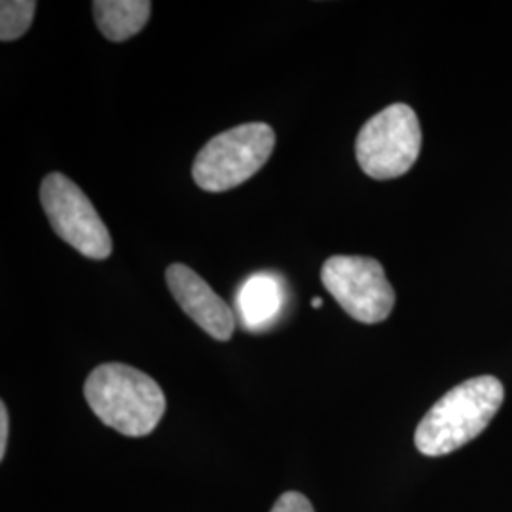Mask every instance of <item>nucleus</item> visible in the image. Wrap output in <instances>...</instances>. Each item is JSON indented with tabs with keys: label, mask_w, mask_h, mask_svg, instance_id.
Wrapping results in <instances>:
<instances>
[{
	"label": "nucleus",
	"mask_w": 512,
	"mask_h": 512,
	"mask_svg": "<svg viewBox=\"0 0 512 512\" xmlns=\"http://www.w3.org/2000/svg\"><path fill=\"white\" fill-rule=\"evenodd\" d=\"M40 202L50 226L65 243L93 260L109 258V228L78 184L63 173H50L40 184Z\"/></svg>",
	"instance_id": "nucleus-6"
},
{
	"label": "nucleus",
	"mask_w": 512,
	"mask_h": 512,
	"mask_svg": "<svg viewBox=\"0 0 512 512\" xmlns=\"http://www.w3.org/2000/svg\"><path fill=\"white\" fill-rule=\"evenodd\" d=\"M37 12L35 0H2L0 2V40L12 42L23 37Z\"/></svg>",
	"instance_id": "nucleus-10"
},
{
	"label": "nucleus",
	"mask_w": 512,
	"mask_h": 512,
	"mask_svg": "<svg viewBox=\"0 0 512 512\" xmlns=\"http://www.w3.org/2000/svg\"><path fill=\"white\" fill-rule=\"evenodd\" d=\"M8 431H10V421H8V410L6 404H0V459L6 456V446H8Z\"/></svg>",
	"instance_id": "nucleus-12"
},
{
	"label": "nucleus",
	"mask_w": 512,
	"mask_h": 512,
	"mask_svg": "<svg viewBox=\"0 0 512 512\" xmlns=\"http://www.w3.org/2000/svg\"><path fill=\"white\" fill-rule=\"evenodd\" d=\"M503 399L505 389L495 376L456 385L423 416L414 437L416 448L429 458L456 452L490 425Z\"/></svg>",
	"instance_id": "nucleus-1"
},
{
	"label": "nucleus",
	"mask_w": 512,
	"mask_h": 512,
	"mask_svg": "<svg viewBox=\"0 0 512 512\" xmlns=\"http://www.w3.org/2000/svg\"><path fill=\"white\" fill-rule=\"evenodd\" d=\"M272 512H315L310 499L298 492H287L275 501Z\"/></svg>",
	"instance_id": "nucleus-11"
},
{
	"label": "nucleus",
	"mask_w": 512,
	"mask_h": 512,
	"mask_svg": "<svg viewBox=\"0 0 512 512\" xmlns=\"http://www.w3.org/2000/svg\"><path fill=\"white\" fill-rule=\"evenodd\" d=\"M311 304H313V308H321V306H323V300H321V298H313Z\"/></svg>",
	"instance_id": "nucleus-13"
},
{
	"label": "nucleus",
	"mask_w": 512,
	"mask_h": 512,
	"mask_svg": "<svg viewBox=\"0 0 512 512\" xmlns=\"http://www.w3.org/2000/svg\"><path fill=\"white\" fill-rule=\"evenodd\" d=\"M283 308V287L274 275L249 277L238 293L239 319L247 330L268 329Z\"/></svg>",
	"instance_id": "nucleus-8"
},
{
	"label": "nucleus",
	"mask_w": 512,
	"mask_h": 512,
	"mask_svg": "<svg viewBox=\"0 0 512 512\" xmlns=\"http://www.w3.org/2000/svg\"><path fill=\"white\" fill-rule=\"evenodd\" d=\"M93 414L126 437H147L164 418L165 395L148 374L122 365L97 366L84 384Z\"/></svg>",
	"instance_id": "nucleus-2"
},
{
	"label": "nucleus",
	"mask_w": 512,
	"mask_h": 512,
	"mask_svg": "<svg viewBox=\"0 0 512 512\" xmlns=\"http://www.w3.org/2000/svg\"><path fill=\"white\" fill-rule=\"evenodd\" d=\"M274 129L251 122L213 137L196 156L192 177L205 192H226L249 181L270 160Z\"/></svg>",
	"instance_id": "nucleus-3"
},
{
	"label": "nucleus",
	"mask_w": 512,
	"mask_h": 512,
	"mask_svg": "<svg viewBox=\"0 0 512 512\" xmlns=\"http://www.w3.org/2000/svg\"><path fill=\"white\" fill-rule=\"evenodd\" d=\"M167 287L181 310L211 338L228 342L236 330L232 308L190 266L171 264L165 270Z\"/></svg>",
	"instance_id": "nucleus-7"
},
{
	"label": "nucleus",
	"mask_w": 512,
	"mask_h": 512,
	"mask_svg": "<svg viewBox=\"0 0 512 512\" xmlns=\"http://www.w3.org/2000/svg\"><path fill=\"white\" fill-rule=\"evenodd\" d=\"M152 12L148 0H95L93 16L97 29L110 42H124L147 27Z\"/></svg>",
	"instance_id": "nucleus-9"
},
{
	"label": "nucleus",
	"mask_w": 512,
	"mask_h": 512,
	"mask_svg": "<svg viewBox=\"0 0 512 512\" xmlns=\"http://www.w3.org/2000/svg\"><path fill=\"white\" fill-rule=\"evenodd\" d=\"M421 150L418 114L404 103L374 114L359 131L355 154L370 179L389 181L406 175Z\"/></svg>",
	"instance_id": "nucleus-4"
},
{
	"label": "nucleus",
	"mask_w": 512,
	"mask_h": 512,
	"mask_svg": "<svg viewBox=\"0 0 512 512\" xmlns=\"http://www.w3.org/2000/svg\"><path fill=\"white\" fill-rule=\"evenodd\" d=\"M321 281L342 310L359 323H382L395 306V291L384 266L370 256H330L323 264Z\"/></svg>",
	"instance_id": "nucleus-5"
}]
</instances>
